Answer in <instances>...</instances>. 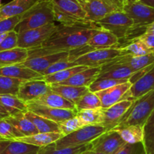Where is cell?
Wrapping results in <instances>:
<instances>
[{"label":"cell","instance_id":"1","mask_svg":"<svg viewBox=\"0 0 154 154\" xmlns=\"http://www.w3.org/2000/svg\"><path fill=\"white\" fill-rule=\"evenodd\" d=\"M101 29L93 23L71 26L57 25L56 31L41 47L28 50V58L62 51H70L86 46L90 38Z\"/></svg>","mask_w":154,"mask_h":154},{"label":"cell","instance_id":"2","mask_svg":"<svg viewBox=\"0 0 154 154\" xmlns=\"http://www.w3.org/2000/svg\"><path fill=\"white\" fill-rule=\"evenodd\" d=\"M54 12L50 0H39L35 5L22 14L20 21L15 28L17 33L39 28L54 23Z\"/></svg>","mask_w":154,"mask_h":154},{"label":"cell","instance_id":"3","mask_svg":"<svg viewBox=\"0 0 154 154\" xmlns=\"http://www.w3.org/2000/svg\"><path fill=\"white\" fill-rule=\"evenodd\" d=\"M54 12V21L60 25L71 26L89 23L86 13L78 0H50Z\"/></svg>","mask_w":154,"mask_h":154},{"label":"cell","instance_id":"4","mask_svg":"<svg viewBox=\"0 0 154 154\" xmlns=\"http://www.w3.org/2000/svg\"><path fill=\"white\" fill-rule=\"evenodd\" d=\"M94 24L112 33L119 40L126 38L135 32L143 33L141 28H133V21L123 11L113 12Z\"/></svg>","mask_w":154,"mask_h":154},{"label":"cell","instance_id":"5","mask_svg":"<svg viewBox=\"0 0 154 154\" xmlns=\"http://www.w3.org/2000/svg\"><path fill=\"white\" fill-rule=\"evenodd\" d=\"M153 110L154 89L134 101L132 106L125 114L121 123L117 127L130 125L144 126L145 121Z\"/></svg>","mask_w":154,"mask_h":154},{"label":"cell","instance_id":"6","mask_svg":"<svg viewBox=\"0 0 154 154\" xmlns=\"http://www.w3.org/2000/svg\"><path fill=\"white\" fill-rule=\"evenodd\" d=\"M105 132L106 129L100 124L84 126L56 141L55 147L61 149L90 144Z\"/></svg>","mask_w":154,"mask_h":154},{"label":"cell","instance_id":"7","mask_svg":"<svg viewBox=\"0 0 154 154\" xmlns=\"http://www.w3.org/2000/svg\"><path fill=\"white\" fill-rule=\"evenodd\" d=\"M123 55V51L122 48L94 50L78 57L73 63L76 66L101 68Z\"/></svg>","mask_w":154,"mask_h":154},{"label":"cell","instance_id":"8","mask_svg":"<svg viewBox=\"0 0 154 154\" xmlns=\"http://www.w3.org/2000/svg\"><path fill=\"white\" fill-rule=\"evenodd\" d=\"M57 25L51 23L39 28L17 33V48L30 50L39 48L56 31Z\"/></svg>","mask_w":154,"mask_h":154},{"label":"cell","instance_id":"9","mask_svg":"<svg viewBox=\"0 0 154 154\" xmlns=\"http://www.w3.org/2000/svg\"><path fill=\"white\" fill-rule=\"evenodd\" d=\"M86 13L89 23H96L107 15L117 11H123L108 0H78Z\"/></svg>","mask_w":154,"mask_h":154},{"label":"cell","instance_id":"10","mask_svg":"<svg viewBox=\"0 0 154 154\" xmlns=\"http://www.w3.org/2000/svg\"><path fill=\"white\" fill-rule=\"evenodd\" d=\"M123 11L133 21V28H143L154 22V8L141 2L126 3Z\"/></svg>","mask_w":154,"mask_h":154},{"label":"cell","instance_id":"11","mask_svg":"<svg viewBox=\"0 0 154 154\" xmlns=\"http://www.w3.org/2000/svg\"><path fill=\"white\" fill-rule=\"evenodd\" d=\"M51 92V87L42 78L23 81L20 85L17 97L25 103L34 102Z\"/></svg>","mask_w":154,"mask_h":154},{"label":"cell","instance_id":"12","mask_svg":"<svg viewBox=\"0 0 154 154\" xmlns=\"http://www.w3.org/2000/svg\"><path fill=\"white\" fill-rule=\"evenodd\" d=\"M132 84L129 81L118 84L107 90L95 93L101 102L102 109H105L123 100H129V90Z\"/></svg>","mask_w":154,"mask_h":154},{"label":"cell","instance_id":"13","mask_svg":"<svg viewBox=\"0 0 154 154\" xmlns=\"http://www.w3.org/2000/svg\"><path fill=\"white\" fill-rule=\"evenodd\" d=\"M91 150L105 154H113L125 144L117 131L110 130L104 132L91 143Z\"/></svg>","mask_w":154,"mask_h":154},{"label":"cell","instance_id":"14","mask_svg":"<svg viewBox=\"0 0 154 154\" xmlns=\"http://www.w3.org/2000/svg\"><path fill=\"white\" fill-rule=\"evenodd\" d=\"M26 105L27 109L29 111H31V112L34 113L40 117H44L47 120L55 122L58 124L75 117L78 113L77 111H72V110L49 108V107L38 105L34 102H28L26 103Z\"/></svg>","mask_w":154,"mask_h":154},{"label":"cell","instance_id":"15","mask_svg":"<svg viewBox=\"0 0 154 154\" xmlns=\"http://www.w3.org/2000/svg\"><path fill=\"white\" fill-rule=\"evenodd\" d=\"M133 102L134 101L132 100H123L108 108H102L103 113V122L102 126L106 129V132L112 130L121 123L125 114L129 111Z\"/></svg>","mask_w":154,"mask_h":154},{"label":"cell","instance_id":"16","mask_svg":"<svg viewBox=\"0 0 154 154\" xmlns=\"http://www.w3.org/2000/svg\"><path fill=\"white\" fill-rule=\"evenodd\" d=\"M69 56V51H62V52L46 54V55L27 59L26 61L22 63H20V64L38 72L42 75V74L48 68H49L50 66L57 62L68 59Z\"/></svg>","mask_w":154,"mask_h":154},{"label":"cell","instance_id":"17","mask_svg":"<svg viewBox=\"0 0 154 154\" xmlns=\"http://www.w3.org/2000/svg\"><path fill=\"white\" fill-rule=\"evenodd\" d=\"M134 73L135 72L132 69L120 63L118 58H117L101 67L100 72L96 79L129 80Z\"/></svg>","mask_w":154,"mask_h":154},{"label":"cell","instance_id":"18","mask_svg":"<svg viewBox=\"0 0 154 154\" xmlns=\"http://www.w3.org/2000/svg\"><path fill=\"white\" fill-rule=\"evenodd\" d=\"M154 89V67L134 83L129 90V100L135 101Z\"/></svg>","mask_w":154,"mask_h":154},{"label":"cell","instance_id":"19","mask_svg":"<svg viewBox=\"0 0 154 154\" xmlns=\"http://www.w3.org/2000/svg\"><path fill=\"white\" fill-rule=\"evenodd\" d=\"M38 1L39 0H12L2 7L0 20L23 14Z\"/></svg>","mask_w":154,"mask_h":154},{"label":"cell","instance_id":"20","mask_svg":"<svg viewBox=\"0 0 154 154\" xmlns=\"http://www.w3.org/2000/svg\"><path fill=\"white\" fill-rule=\"evenodd\" d=\"M119 39L114 35L105 29H99L90 38L88 46L95 50L119 48Z\"/></svg>","mask_w":154,"mask_h":154},{"label":"cell","instance_id":"21","mask_svg":"<svg viewBox=\"0 0 154 154\" xmlns=\"http://www.w3.org/2000/svg\"><path fill=\"white\" fill-rule=\"evenodd\" d=\"M0 75L17 78V79H19L23 81H32V80L40 79V78H43L38 72H35L29 68L25 67V66H21L20 64H16L1 68Z\"/></svg>","mask_w":154,"mask_h":154},{"label":"cell","instance_id":"22","mask_svg":"<svg viewBox=\"0 0 154 154\" xmlns=\"http://www.w3.org/2000/svg\"><path fill=\"white\" fill-rule=\"evenodd\" d=\"M100 69L101 68H88L82 72L75 74L68 80L58 84L73 87H89V86L96 80L100 72Z\"/></svg>","mask_w":154,"mask_h":154},{"label":"cell","instance_id":"23","mask_svg":"<svg viewBox=\"0 0 154 154\" xmlns=\"http://www.w3.org/2000/svg\"><path fill=\"white\" fill-rule=\"evenodd\" d=\"M50 87L51 91L60 95L66 100L72 102L75 105L84 95L90 91L88 87H73V86L61 85L58 84H51Z\"/></svg>","mask_w":154,"mask_h":154},{"label":"cell","instance_id":"24","mask_svg":"<svg viewBox=\"0 0 154 154\" xmlns=\"http://www.w3.org/2000/svg\"><path fill=\"white\" fill-rule=\"evenodd\" d=\"M34 102L38 104V105L49 107V108L77 111L75 104L66 100L61 96L52 91L42 96L37 100L34 101Z\"/></svg>","mask_w":154,"mask_h":154},{"label":"cell","instance_id":"25","mask_svg":"<svg viewBox=\"0 0 154 154\" xmlns=\"http://www.w3.org/2000/svg\"><path fill=\"white\" fill-rule=\"evenodd\" d=\"M63 137V135L60 132H48V133H38L31 136L19 138L15 141L31 144L35 147H43L54 144Z\"/></svg>","mask_w":154,"mask_h":154},{"label":"cell","instance_id":"26","mask_svg":"<svg viewBox=\"0 0 154 154\" xmlns=\"http://www.w3.org/2000/svg\"><path fill=\"white\" fill-rule=\"evenodd\" d=\"M144 126L140 125H130L122 127L114 128L123 141L126 144H135L138 143L142 144L144 141Z\"/></svg>","mask_w":154,"mask_h":154},{"label":"cell","instance_id":"27","mask_svg":"<svg viewBox=\"0 0 154 154\" xmlns=\"http://www.w3.org/2000/svg\"><path fill=\"white\" fill-rule=\"evenodd\" d=\"M28 58V50L16 48L0 52V69L23 63Z\"/></svg>","mask_w":154,"mask_h":154},{"label":"cell","instance_id":"28","mask_svg":"<svg viewBox=\"0 0 154 154\" xmlns=\"http://www.w3.org/2000/svg\"><path fill=\"white\" fill-rule=\"evenodd\" d=\"M5 119L22 135L23 137L31 136L39 133L34 125L28 119L26 118L24 113H20L16 115L9 116Z\"/></svg>","mask_w":154,"mask_h":154},{"label":"cell","instance_id":"29","mask_svg":"<svg viewBox=\"0 0 154 154\" xmlns=\"http://www.w3.org/2000/svg\"><path fill=\"white\" fill-rule=\"evenodd\" d=\"M120 63L129 66L135 72L141 70L154 63V54L141 56V57H132L129 55H123L118 57Z\"/></svg>","mask_w":154,"mask_h":154},{"label":"cell","instance_id":"30","mask_svg":"<svg viewBox=\"0 0 154 154\" xmlns=\"http://www.w3.org/2000/svg\"><path fill=\"white\" fill-rule=\"evenodd\" d=\"M24 116L34 125L39 133L60 132L58 123H55V122L47 120V119L40 117V116L29 111L24 113Z\"/></svg>","mask_w":154,"mask_h":154},{"label":"cell","instance_id":"31","mask_svg":"<svg viewBox=\"0 0 154 154\" xmlns=\"http://www.w3.org/2000/svg\"><path fill=\"white\" fill-rule=\"evenodd\" d=\"M0 104L5 108L10 116L16 115L20 113H25L28 111L26 103L23 102L17 96H0Z\"/></svg>","mask_w":154,"mask_h":154},{"label":"cell","instance_id":"32","mask_svg":"<svg viewBox=\"0 0 154 154\" xmlns=\"http://www.w3.org/2000/svg\"><path fill=\"white\" fill-rule=\"evenodd\" d=\"M87 69H88V67H87V66H74V67L69 68V69H65V70L60 71V72H56V73L51 74V75L44 76L42 79L49 85L54 84H60V83L70 78L71 77L75 75V74L82 72V71L85 70Z\"/></svg>","mask_w":154,"mask_h":154},{"label":"cell","instance_id":"33","mask_svg":"<svg viewBox=\"0 0 154 154\" xmlns=\"http://www.w3.org/2000/svg\"><path fill=\"white\" fill-rule=\"evenodd\" d=\"M142 145L145 154H154V110L144 124Z\"/></svg>","mask_w":154,"mask_h":154},{"label":"cell","instance_id":"34","mask_svg":"<svg viewBox=\"0 0 154 154\" xmlns=\"http://www.w3.org/2000/svg\"><path fill=\"white\" fill-rule=\"evenodd\" d=\"M91 147V144L90 143L77 147L57 149L55 147V144L54 143L46 147H41L37 154H81L90 150Z\"/></svg>","mask_w":154,"mask_h":154},{"label":"cell","instance_id":"35","mask_svg":"<svg viewBox=\"0 0 154 154\" xmlns=\"http://www.w3.org/2000/svg\"><path fill=\"white\" fill-rule=\"evenodd\" d=\"M75 108L78 112L84 110L101 109L102 105L99 97L95 93L89 91L79 99L75 104Z\"/></svg>","mask_w":154,"mask_h":154},{"label":"cell","instance_id":"36","mask_svg":"<svg viewBox=\"0 0 154 154\" xmlns=\"http://www.w3.org/2000/svg\"><path fill=\"white\" fill-rule=\"evenodd\" d=\"M40 148L31 144L14 141H11L2 154H37Z\"/></svg>","mask_w":154,"mask_h":154},{"label":"cell","instance_id":"37","mask_svg":"<svg viewBox=\"0 0 154 154\" xmlns=\"http://www.w3.org/2000/svg\"><path fill=\"white\" fill-rule=\"evenodd\" d=\"M123 51V55H129L132 57H141L152 54L153 51L147 48L142 42L138 38H135L126 46L121 47Z\"/></svg>","mask_w":154,"mask_h":154},{"label":"cell","instance_id":"38","mask_svg":"<svg viewBox=\"0 0 154 154\" xmlns=\"http://www.w3.org/2000/svg\"><path fill=\"white\" fill-rule=\"evenodd\" d=\"M23 81L10 77L0 75V96L12 95L17 96L20 85Z\"/></svg>","mask_w":154,"mask_h":154},{"label":"cell","instance_id":"39","mask_svg":"<svg viewBox=\"0 0 154 154\" xmlns=\"http://www.w3.org/2000/svg\"><path fill=\"white\" fill-rule=\"evenodd\" d=\"M77 116L84 123V126L87 125H102L103 122V113L101 109L84 110L77 113Z\"/></svg>","mask_w":154,"mask_h":154},{"label":"cell","instance_id":"40","mask_svg":"<svg viewBox=\"0 0 154 154\" xmlns=\"http://www.w3.org/2000/svg\"><path fill=\"white\" fill-rule=\"evenodd\" d=\"M22 137V135L10 123H8L6 119L0 120V138L1 139L14 141Z\"/></svg>","mask_w":154,"mask_h":154},{"label":"cell","instance_id":"41","mask_svg":"<svg viewBox=\"0 0 154 154\" xmlns=\"http://www.w3.org/2000/svg\"><path fill=\"white\" fill-rule=\"evenodd\" d=\"M129 80H114V79H96L89 86V90L92 93H97L102 90L114 87L118 84H123Z\"/></svg>","mask_w":154,"mask_h":154},{"label":"cell","instance_id":"42","mask_svg":"<svg viewBox=\"0 0 154 154\" xmlns=\"http://www.w3.org/2000/svg\"><path fill=\"white\" fill-rule=\"evenodd\" d=\"M58 126L60 132L63 136H65L78 130L80 128L84 126V125L76 115L75 117L69 119L63 123H59Z\"/></svg>","mask_w":154,"mask_h":154},{"label":"cell","instance_id":"43","mask_svg":"<svg viewBox=\"0 0 154 154\" xmlns=\"http://www.w3.org/2000/svg\"><path fill=\"white\" fill-rule=\"evenodd\" d=\"M74 66H76V65H75L73 62H70L68 60V59H66V60H61V61H59L57 62V63L53 64L52 66H51L49 68H48V69L42 74V77L46 76V75H51V74L56 73V72H60V71L65 70V69H69V68L74 67Z\"/></svg>","mask_w":154,"mask_h":154},{"label":"cell","instance_id":"44","mask_svg":"<svg viewBox=\"0 0 154 154\" xmlns=\"http://www.w3.org/2000/svg\"><path fill=\"white\" fill-rule=\"evenodd\" d=\"M21 16L22 15H18V16L1 20H0V33H8L14 31L20 21Z\"/></svg>","mask_w":154,"mask_h":154},{"label":"cell","instance_id":"45","mask_svg":"<svg viewBox=\"0 0 154 154\" xmlns=\"http://www.w3.org/2000/svg\"><path fill=\"white\" fill-rule=\"evenodd\" d=\"M17 35L14 30L8 33L7 36L0 43V52L17 48Z\"/></svg>","mask_w":154,"mask_h":154},{"label":"cell","instance_id":"46","mask_svg":"<svg viewBox=\"0 0 154 154\" xmlns=\"http://www.w3.org/2000/svg\"><path fill=\"white\" fill-rule=\"evenodd\" d=\"M144 152V147L141 143L130 144L125 143L113 154H141Z\"/></svg>","mask_w":154,"mask_h":154},{"label":"cell","instance_id":"47","mask_svg":"<svg viewBox=\"0 0 154 154\" xmlns=\"http://www.w3.org/2000/svg\"><path fill=\"white\" fill-rule=\"evenodd\" d=\"M136 38L139 39L141 42H142L147 48L151 49L152 51H154V34L144 33Z\"/></svg>","mask_w":154,"mask_h":154},{"label":"cell","instance_id":"48","mask_svg":"<svg viewBox=\"0 0 154 154\" xmlns=\"http://www.w3.org/2000/svg\"><path fill=\"white\" fill-rule=\"evenodd\" d=\"M10 116L9 113L6 111L5 108L0 104V120L5 119Z\"/></svg>","mask_w":154,"mask_h":154},{"label":"cell","instance_id":"49","mask_svg":"<svg viewBox=\"0 0 154 154\" xmlns=\"http://www.w3.org/2000/svg\"><path fill=\"white\" fill-rule=\"evenodd\" d=\"M108 1L117 5V7H119L122 10H123V6L126 4V0H108Z\"/></svg>","mask_w":154,"mask_h":154},{"label":"cell","instance_id":"50","mask_svg":"<svg viewBox=\"0 0 154 154\" xmlns=\"http://www.w3.org/2000/svg\"><path fill=\"white\" fill-rule=\"evenodd\" d=\"M10 142L11 141H7V140H0V154H2V153L5 150Z\"/></svg>","mask_w":154,"mask_h":154},{"label":"cell","instance_id":"51","mask_svg":"<svg viewBox=\"0 0 154 154\" xmlns=\"http://www.w3.org/2000/svg\"><path fill=\"white\" fill-rule=\"evenodd\" d=\"M144 33H146V34H154V22L146 26Z\"/></svg>","mask_w":154,"mask_h":154},{"label":"cell","instance_id":"52","mask_svg":"<svg viewBox=\"0 0 154 154\" xmlns=\"http://www.w3.org/2000/svg\"><path fill=\"white\" fill-rule=\"evenodd\" d=\"M139 2L146 5L150 6V7L154 8V0H139Z\"/></svg>","mask_w":154,"mask_h":154},{"label":"cell","instance_id":"53","mask_svg":"<svg viewBox=\"0 0 154 154\" xmlns=\"http://www.w3.org/2000/svg\"><path fill=\"white\" fill-rule=\"evenodd\" d=\"M7 35H8V33H0V43L2 42L3 39H4L7 36Z\"/></svg>","mask_w":154,"mask_h":154},{"label":"cell","instance_id":"54","mask_svg":"<svg viewBox=\"0 0 154 154\" xmlns=\"http://www.w3.org/2000/svg\"><path fill=\"white\" fill-rule=\"evenodd\" d=\"M88 154H105L102 153H99V152H96V151H93V150H89L88 151Z\"/></svg>","mask_w":154,"mask_h":154},{"label":"cell","instance_id":"55","mask_svg":"<svg viewBox=\"0 0 154 154\" xmlns=\"http://www.w3.org/2000/svg\"><path fill=\"white\" fill-rule=\"evenodd\" d=\"M136 2H139V0H126V3H132Z\"/></svg>","mask_w":154,"mask_h":154},{"label":"cell","instance_id":"56","mask_svg":"<svg viewBox=\"0 0 154 154\" xmlns=\"http://www.w3.org/2000/svg\"><path fill=\"white\" fill-rule=\"evenodd\" d=\"M2 3H1V0H0V11H1V9H2Z\"/></svg>","mask_w":154,"mask_h":154},{"label":"cell","instance_id":"57","mask_svg":"<svg viewBox=\"0 0 154 154\" xmlns=\"http://www.w3.org/2000/svg\"><path fill=\"white\" fill-rule=\"evenodd\" d=\"M88 151H89V150H88ZM88 151H86V152H84V153H81V154H88Z\"/></svg>","mask_w":154,"mask_h":154},{"label":"cell","instance_id":"58","mask_svg":"<svg viewBox=\"0 0 154 154\" xmlns=\"http://www.w3.org/2000/svg\"><path fill=\"white\" fill-rule=\"evenodd\" d=\"M141 154H145V153H144V152H143V153H141Z\"/></svg>","mask_w":154,"mask_h":154},{"label":"cell","instance_id":"59","mask_svg":"<svg viewBox=\"0 0 154 154\" xmlns=\"http://www.w3.org/2000/svg\"><path fill=\"white\" fill-rule=\"evenodd\" d=\"M153 54H154V51H153Z\"/></svg>","mask_w":154,"mask_h":154}]
</instances>
